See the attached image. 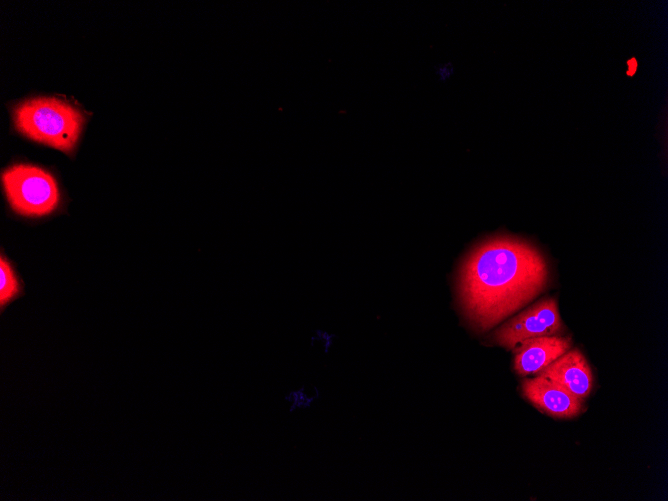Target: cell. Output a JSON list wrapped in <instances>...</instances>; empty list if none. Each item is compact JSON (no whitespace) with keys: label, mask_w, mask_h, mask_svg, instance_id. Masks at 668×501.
Listing matches in <instances>:
<instances>
[{"label":"cell","mask_w":668,"mask_h":501,"mask_svg":"<svg viewBox=\"0 0 668 501\" xmlns=\"http://www.w3.org/2000/svg\"><path fill=\"white\" fill-rule=\"evenodd\" d=\"M548 270L530 244L510 237L479 245L459 276L460 300L466 317L485 331L535 298L545 287Z\"/></svg>","instance_id":"6da1fadb"},{"label":"cell","mask_w":668,"mask_h":501,"mask_svg":"<svg viewBox=\"0 0 668 501\" xmlns=\"http://www.w3.org/2000/svg\"><path fill=\"white\" fill-rule=\"evenodd\" d=\"M16 129L24 136L70 153L84 123L82 113L54 97H38L20 103L14 110Z\"/></svg>","instance_id":"7a4b0ae2"},{"label":"cell","mask_w":668,"mask_h":501,"mask_svg":"<svg viewBox=\"0 0 668 501\" xmlns=\"http://www.w3.org/2000/svg\"><path fill=\"white\" fill-rule=\"evenodd\" d=\"M1 181L8 203L17 214L45 216L59 205L60 191L55 178L36 165H12L2 172Z\"/></svg>","instance_id":"3957f363"},{"label":"cell","mask_w":668,"mask_h":501,"mask_svg":"<svg viewBox=\"0 0 668 501\" xmlns=\"http://www.w3.org/2000/svg\"><path fill=\"white\" fill-rule=\"evenodd\" d=\"M561 329L562 322L556 301L545 298L501 326L495 332L494 340L505 348L514 349L524 340L551 336Z\"/></svg>","instance_id":"277c9868"},{"label":"cell","mask_w":668,"mask_h":501,"mask_svg":"<svg viewBox=\"0 0 668 501\" xmlns=\"http://www.w3.org/2000/svg\"><path fill=\"white\" fill-rule=\"evenodd\" d=\"M522 390L529 401L553 417L569 418L581 410V400L548 378L538 375L526 379L523 381Z\"/></svg>","instance_id":"5b68a950"},{"label":"cell","mask_w":668,"mask_h":501,"mask_svg":"<svg viewBox=\"0 0 668 501\" xmlns=\"http://www.w3.org/2000/svg\"><path fill=\"white\" fill-rule=\"evenodd\" d=\"M538 375L556 382L581 401L592 389L591 369L585 357L577 349L564 353Z\"/></svg>","instance_id":"8992f818"},{"label":"cell","mask_w":668,"mask_h":501,"mask_svg":"<svg viewBox=\"0 0 668 501\" xmlns=\"http://www.w3.org/2000/svg\"><path fill=\"white\" fill-rule=\"evenodd\" d=\"M570 347L569 337L551 335L524 340L514 348V368L520 375L539 373Z\"/></svg>","instance_id":"52a82bcc"},{"label":"cell","mask_w":668,"mask_h":501,"mask_svg":"<svg viewBox=\"0 0 668 501\" xmlns=\"http://www.w3.org/2000/svg\"><path fill=\"white\" fill-rule=\"evenodd\" d=\"M23 294V285L9 261L0 259V307L1 310Z\"/></svg>","instance_id":"ba28073f"}]
</instances>
